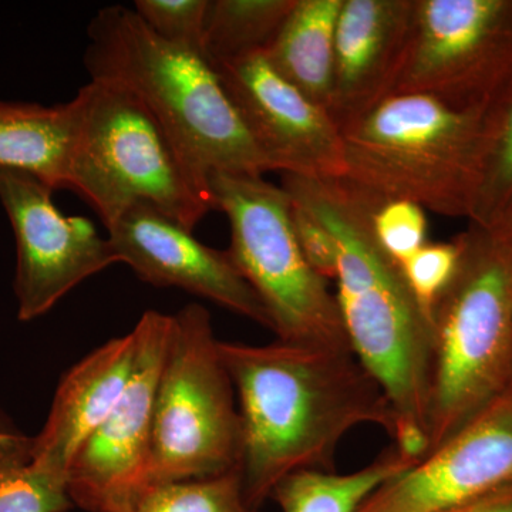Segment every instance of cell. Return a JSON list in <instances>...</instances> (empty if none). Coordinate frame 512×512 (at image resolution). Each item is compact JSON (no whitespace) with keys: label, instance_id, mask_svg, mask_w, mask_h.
<instances>
[{"label":"cell","instance_id":"obj_1","mask_svg":"<svg viewBox=\"0 0 512 512\" xmlns=\"http://www.w3.org/2000/svg\"><path fill=\"white\" fill-rule=\"evenodd\" d=\"M220 352L241 413L245 495L256 508L292 474L335 471L336 450L356 427L396 434L389 399L353 352L281 340H220Z\"/></svg>","mask_w":512,"mask_h":512},{"label":"cell","instance_id":"obj_2","mask_svg":"<svg viewBox=\"0 0 512 512\" xmlns=\"http://www.w3.org/2000/svg\"><path fill=\"white\" fill-rule=\"evenodd\" d=\"M281 187L335 239V296L350 348L389 399L396 416L393 446L419 461L429 448L433 328L402 266L377 242L372 218L383 200L345 177L282 174Z\"/></svg>","mask_w":512,"mask_h":512},{"label":"cell","instance_id":"obj_3","mask_svg":"<svg viewBox=\"0 0 512 512\" xmlns=\"http://www.w3.org/2000/svg\"><path fill=\"white\" fill-rule=\"evenodd\" d=\"M87 36L90 80L117 84L143 101L207 187L214 174L274 171L200 53L165 42L121 5L101 8Z\"/></svg>","mask_w":512,"mask_h":512},{"label":"cell","instance_id":"obj_4","mask_svg":"<svg viewBox=\"0 0 512 512\" xmlns=\"http://www.w3.org/2000/svg\"><path fill=\"white\" fill-rule=\"evenodd\" d=\"M495 107L457 109L430 94H390L343 128L345 178L380 200L470 220Z\"/></svg>","mask_w":512,"mask_h":512},{"label":"cell","instance_id":"obj_5","mask_svg":"<svg viewBox=\"0 0 512 512\" xmlns=\"http://www.w3.org/2000/svg\"><path fill=\"white\" fill-rule=\"evenodd\" d=\"M74 117L72 187L110 228L147 204L194 231L214 210L207 187L146 104L124 87L84 84L70 100Z\"/></svg>","mask_w":512,"mask_h":512},{"label":"cell","instance_id":"obj_6","mask_svg":"<svg viewBox=\"0 0 512 512\" xmlns=\"http://www.w3.org/2000/svg\"><path fill=\"white\" fill-rule=\"evenodd\" d=\"M460 238V264L431 320L426 456L512 382V249L474 224Z\"/></svg>","mask_w":512,"mask_h":512},{"label":"cell","instance_id":"obj_7","mask_svg":"<svg viewBox=\"0 0 512 512\" xmlns=\"http://www.w3.org/2000/svg\"><path fill=\"white\" fill-rule=\"evenodd\" d=\"M242 464L237 393L210 312L191 303L171 315L154 403L151 490L220 476Z\"/></svg>","mask_w":512,"mask_h":512},{"label":"cell","instance_id":"obj_8","mask_svg":"<svg viewBox=\"0 0 512 512\" xmlns=\"http://www.w3.org/2000/svg\"><path fill=\"white\" fill-rule=\"evenodd\" d=\"M208 188L214 210L229 221L228 254L264 303L278 340L353 352L336 296L299 248L288 192L258 175L214 174Z\"/></svg>","mask_w":512,"mask_h":512},{"label":"cell","instance_id":"obj_9","mask_svg":"<svg viewBox=\"0 0 512 512\" xmlns=\"http://www.w3.org/2000/svg\"><path fill=\"white\" fill-rule=\"evenodd\" d=\"M512 90V0H417L409 52L392 94L491 109Z\"/></svg>","mask_w":512,"mask_h":512},{"label":"cell","instance_id":"obj_10","mask_svg":"<svg viewBox=\"0 0 512 512\" xmlns=\"http://www.w3.org/2000/svg\"><path fill=\"white\" fill-rule=\"evenodd\" d=\"M171 315L143 313L131 330L134 363L126 389L86 440L67 474L73 504L89 512H134L151 490L154 403Z\"/></svg>","mask_w":512,"mask_h":512},{"label":"cell","instance_id":"obj_11","mask_svg":"<svg viewBox=\"0 0 512 512\" xmlns=\"http://www.w3.org/2000/svg\"><path fill=\"white\" fill-rule=\"evenodd\" d=\"M39 178L0 170V204L16 239L18 318L30 322L55 308L77 285L120 264L109 238L93 222L66 217Z\"/></svg>","mask_w":512,"mask_h":512},{"label":"cell","instance_id":"obj_12","mask_svg":"<svg viewBox=\"0 0 512 512\" xmlns=\"http://www.w3.org/2000/svg\"><path fill=\"white\" fill-rule=\"evenodd\" d=\"M212 66L272 170L345 177L342 131L328 111L276 72L265 52Z\"/></svg>","mask_w":512,"mask_h":512},{"label":"cell","instance_id":"obj_13","mask_svg":"<svg viewBox=\"0 0 512 512\" xmlns=\"http://www.w3.org/2000/svg\"><path fill=\"white\" fill-rule=\"evenodd\" d=\"M512 483V382L446 443L376 488L355 512H441Z\"/></svg>","mask_w":512,"mask_h":512},{"label":"cell","instance_id":"obj_14","mask_svg":"<svg viewBox=\"0 0 512 512\" xmlns=\"http://www.w3.org/2000/svg\"><path fill=\"white\" fill-rule=\"evenodd\" d=\"M107 231L121 264L141 281L192 293L272 330L264 303L228 251L207 247L163 212L133 205Z\"/></svg>","mask_w":512,"mask_h":512},{"label":"cell","instance_id":"obj_15","mask_svg":"<svg viewBox=\"0 0 512 512\" xmlns=\"http://www.w3.org/2000/svg\"><path fill=\"white\" fill-rule=\"evenodd\" d=\"M417 0H345L336 28L329 116L340 128L393 93L412 42Z\"/></svg>","mask_w":512,"mask_h":512},{"label":"cell","instance_id":"obj_16","mask_svg":"<svg viewBox=\"0 0 512 512\" xmlns=\"http://www.w3.org/2000/svg\"><path fill=\"white\" fill-rule=\"evenodd\" d=\"M134 352L130 332L104 343L63 376L45 426L30 439V457L37 468L67 484L74 457L126 389Z\"/></svg>","mask_w":512,"mask_h":512},{"label":"cell","instance_id":"obj_17","mask_svg":"<svg viewBox=\"0 0 512 512\" xmlns=\"http://www.w3.org/2000/svg\"><path fill=\"white\" fill-rule=\"evenodd\" d=\"M72 104L0 100V170L23 171L53 191L72 187Z\"/></svg>","mask_w":512,"mask_h":512},{"label":"cell","instance_id":"obj_18","mask_svg":"<svg viewBox=\"0 0 512 512\" xmlns=\"http://www.w3.org/2000/svg\"><path fill=\"white\" fill-rule=\"evenodd\" d=\"M345 0H296L265 55L276 72L329 110L335 74L336 28Z\"/></svg>","mask_w":512,"mask_h":512},{"label":"cell","instance_id":"obj_19","mask_svg":"<svg viewBox=\"0 0 512 512\" xmlns=\"http://www.w3.org/2000/svg\"><path fill=\"white\" fill-rule=\"evenodd\" d=\"M416 461L396 447L384 451L355 473L299 471L284 478L271 498L282 512H355L376 488L399 476Z\"/></svg>","mask_w":512,"mask_h":512},{"label":"cell","instance_id":"obj_20","mask_svg":"<svg viewBox=\"0 0 512 512\" xmlns=\"http://www.w3.org/2000/svg\"><path fill=\"white\" fill-rule=\"evenodd\" d=\"M296 0H210L204 55L211 64L266 52Z\"/></svg>","mask_w":512,"mask_h":512},{"label":"cell","instance_id":"obj_21","mask_svg":"<svg viewBox=\"0 0 512 512\" xmlns=\"http://www.w3.org/2000/svg\"><path fill=\"white\" fill-rule=\"evenodd\" d=\"M67 484L37 468L30 439L0 433V512H64L72 507Z\"/></svg>","mask_w":512,"mask_h":512},{"label":"cell","instance_id":"obj_22","mask_svg":"<svg viewBox=\"0 0 512 512\" xmlns=\"http://www.w3.org/2000/svg\"><path fill=\"white\" fill-rule=\"evenodd\" d=\"M134 512H262L249 503L242 470L153 488Z\"/></svg>","mask_w":512,"mask_h":512},{"label":"cell","instance_id":"obj_23","mask_svg":"<svg viewBox=\"0 0 512 512\" xmlns=\"http://www.w3.org/2000/svg\"><path fill=\"white\" fill-rule=\"evenodd\" d=\"M512 200V90L494 109L490 140L471 224L488 227Z\"/></svg>","mask_w":512,"mask_h":512},{"label":"cell","instance_id":"obj_24","mask_svg":"<svg viewBox=\"0 0 512 512\" xmlns=\"http://www.w3.org/2000/svg\"><path fill=\"white\" fill-rule=\"evenodd\" d=\"M210 0H137L134 12L171 45L204 56ZM207 59V57H205Z\"/></svg>","mask_w":512,"mask_h":512},{"label":"cell","instance_id":"obj_25","mask_svg":"<svg viewBox=\"0 0 512 512\" xmlns=\"http://www.w3.org/2000/svg\"><path fill=\"white\" fill-rule=\"evenodd\" d=\"M461 251L460 237L450 242H427L400 265L410 292L430 323L434 306L456 275Z\"/></svg>","mask_w":512,"mask_h":512},{"label":"cell","instance_id":"obj_26","mask_svg":"<svg viewBox=\"0 0 512 512\" xmlns=\"http://www.w3.org/2000/svg\"><path fill=\"white\" fill-rule=\"evenodd\" d=\"M372 224L380 247L399 265L427 244L426 210L416 202H379L373 211Z\"/></svg>","mask_w":512,"mask_h":512},{"label":"cell","instance_id":"obj_27","mask_svg":"<svg viewBox=\"0 0 512 512\" xmlns=\"http://www.w3.org/2000/svg\"><path fill=\"white\" fill-rule=\"evenodd\" d=\"M291 217L299 248L309 266L325 281L336 279L338 276V248H336L332 234L322 222L316 220L305 208L295 204L292 200Z\"/></svg>","mask_w":512,"mask_h":512},{"label":"cell","instance_id":"obj_28","mask_svg":"<svg viewBox=\"0 0 512 512\" xmlns=\"http://www.w3.org/2000/svg\"><path fill=\"white\" fill-rule=\"evenodd\" d=\"M441 512H512V483Z\"/></svg>","mask_w":512,"mask_h":512},{"label":"cell","instance_id":"obj_29","mask_svg":"<svg viewBox=\"0 0 512 512\" xmlns=\"http://www.w3.org/2000/svg\"><path fill=\"white\" fill-rule=\"evenodd\" d=\"M484 228L488 229L498 241L512 249V200L505 205L504 210L495 217V220Z\"/></svg>","mask_w":512,"mask_h":512},{"label":"cell","instance_id":"obj_30","mask_svg":"<svg viewBox=\"0 0 512 512\" xmlns=\"http://www.w3.org/2000/svg\"><path fill=\"white\" fill-rule=\"evenodd\" d=\"M0 433H2V431H0Z\"/></svg>","mask_w":512,"mask_h":512}]
</instances>
